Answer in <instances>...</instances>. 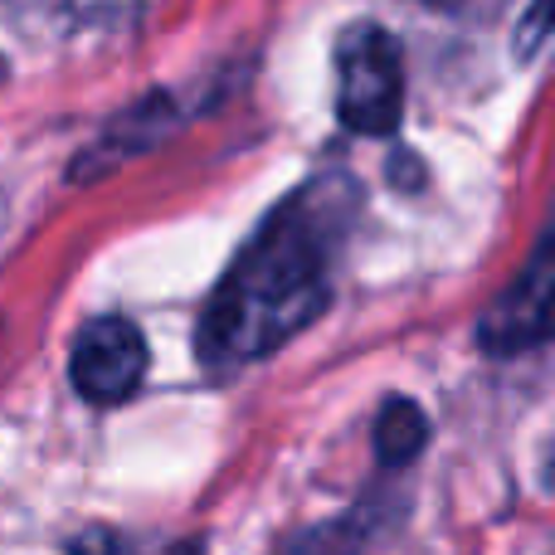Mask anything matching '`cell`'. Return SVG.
I'll return each mask as SVG.
<instances>
[{
	"label": "cell",
	"mask_w": 555,
	"mask_h": 555,
	"mask_svg": "<svg viewBox=\"0 0 555 555\" xmlns=\"http://www.w3.org/2000/svg\"><path fill=\"white\" fill-rule=\"evenodd\" d=\"M74 555H142V551H137L127 537H117V531H88V537L74 546ZM166 555H201V546L185 541V546H171Z\"/></svg>",
	"instance_id": "52a82bcc"
},
{
	"label": "cell",
	"mask_w": 555,
	"mask_h": 555,
	"mask_svg": "<svg viewBox=\"0 0 555 555\" xmlns=\"http://www.w3.org/2000/svg\"><path fill=\"white\" fill-rule=\"evenodd\" d=\"M404 113L400 44L380 25H346L336 39V117L361 137H390Z\"/></svg>",
	"instance_id": "7a4b0ae2"
},
{
	"label": "cell",
	"mask_w": 555,
	"mask_h": 555,
	"mask_svg": "<svg viewBox=\"0 0 555 555\" xmlns=\"http://www.w3.org/2000/svg\"><path fill=\"white\" fill-rule=\"evenodd\" d=\"M361 541H356V521H341V527H317L307 531L287 555H356Z\"/></svg>",
	"instance_id": "8992f818"
},
{
	"label": "cell",
	"mask_w": 555,
	"mask_h": 555,
	"mask_svg": "<svg viewBox=\"0 0 555 555\" xmlns=\"http://www.w3.org/2000/svg\"><path fill=\"white\" fill-rule=\"evenodd\" d=\"M146 336L127 317H93L68 356V380L88 404H122L146 380Z\"/></svg>",
	"instance_id": "3957f363"
},
{
	"label": "cell",
	"mask_w": 555,
	"mask_h": 555,
	"mask_svg": "<svg viewBox=\"0 0 555 555\" xmlns=\"http://www.w3.org/2000/svg\"><path fill=\"white\" fill-rule=\"evenodd\" d=\"M424 5L443 10V15H482V10H492L498 0H424Z\"/></svg>",
	"instance_id": "ba28073f"
},
{
	"label": "cell",
	"mask_w": 555,
	"mask_h": 555,
	"mask_svg": "<svg viewBox=\"0 0 555 555\" xmlns=\"http://www.w3.org/2000/svg\"><path fill=\"white\" fill-rule=\"evenodd\" d=\"M551 332V240L537 244L521 278L482 312L478 346L488 356H521L537 351Z\"/></svg>",
	"instance_id": "277c9868"
},
{
	"label": "cell",
	"mask_w": 555,
	"mask_h": 555,
	"mask_svg": "<svg viewBox=\"0 0 555 555\" xmlns=\"http://www.w3.org/2000/svg\"><path fill=\"white\" fill-rule=\"evenodd\" d=\"M424 443H429V420H424V410L414 400H385L380 414H375V453H380L385 468H404V463H414L424 453Z\"/></svg>",
	"instance_id": "5b68a950"
},
{
	"label": "cell",
	"mask_w": 555,
	"mask_h": 555,
	"mask_svg": "<svg viewBox=\"0 0 555 555\" xmlns=\"http://www.w3.org/2000/svg\"><path fill=\"white\" fill-rule=\"evenodd\" d=\"M356 215V191L346 176H317L259 224L201 317V361L210 371H240L326 312L336 254Z\"/></svg>",
	"instance_id": "6da1fadb"
}]
</instances>
